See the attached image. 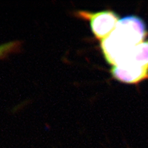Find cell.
<instances>
[{"label":"cell","instance_id":"obj_3","mask_svg":"<svg viewBox=\"0 0 148 148\" xmlns=\"http://www.w3.org/2000/svg\"><path fill=\"white\" fill-rule=\"evenodd\" d=\"M112 76L120 82L126 84H137L148 79V67L134 64L112 66Z\"/></svg>","mask_w":148,"mask_h":148},{"label":"cell","instance_id":"obj_2","mask_svg":"<svg viewBox=\"0 0 148 148\" xmlns=\"http://www.w3.org/2000/svg\"><path fill=\"white\" fill-rule=\"evenodd\" d=\"M74 15L89 21L92 34L101 41L113 32L120 20L119 16L112 10H102L97 12L77 10L74 12Z\"/></svg>","mask_w":148,"mask_h":148},{"label":"cell","instance_id":"obj_5","mask_svg":"<svg viewBox=\"0 0 148 148\" xmlns=\"http://www.w3.org/2000/svg\"><path fill=\"white\" fill-rule=\"evenodd\" d=\"M22 42L19 40L10 41L0 45V58H4L10 54L18 52L21 49Z\"/></svg>","mask_w":148,"mask_h":148},{"label":"cell","instance_id":"obj_4","mask_svg":"<svg viewBox=\"0 0 148 148\" xmlns=\"http://www.w3.org/2000/svg\"><path fill=\"white\" fill-rule=\"evenodd\" d=\"M122 64H134L148 67V39L136 45L126 60L119 65Z\"/></svg>","mask_w":148,"mask_h":148},{"label":"cell","instance_id":"obj_1","mask_svg":"<svg viewBox=\"0 0 148 148\" xmlns=\"http://www.w3.org/2000/svg\"><path fill=\"white\" fill-rule=\"evenodd\" d=\"M147 36L146 25L140 17L130 15L120 18L113 32L101 41L105 59L112 66L119 65Z\"/></svg>","mask_w":148,"mask_h":148}]
</instances>
